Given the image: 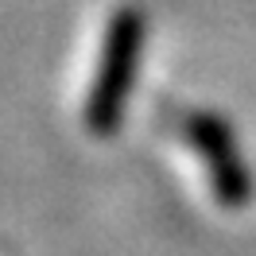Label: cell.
I'll return each mask as SVG.
<instances>
[{"label": "cell", "mask_w": 256, "mask_h": 256, "mask_svg": "<svg viewBox=\"0 0 256 256\" xmlns=\"http://www.w3.org/2000/svg\"><path fill=\"white\" fill-rule=\"evenodd\" d=\"M144 39L148 20L136 4L112 8L105 35H101V50H97V70L90 78L86 101H82V128L94 140H109L124 128V112L132 101V90H136V74H140Z\"/></svg>", "instance_id": "obj_1"}, {"label": "cell", "mask_w": 256, "mask_h": 256, "mask_svg": "<svg viewBox=\"0 0 256 256\" xmlns=\"http://www.w3.org/2000/svg\"><path fill=\"white\" fill-rule=\"evenodd\" d=\"M178 136L190 144L194 160L202 163L210 182V194L222 210H244L256 198V175L252 163L244 160L237 144V132L218 109H182L175 116Z\"/></svg>", "instance_id": "obj_2"}]
</instances>
